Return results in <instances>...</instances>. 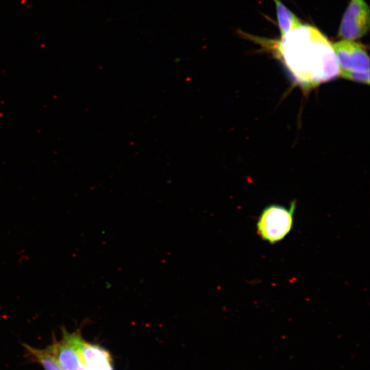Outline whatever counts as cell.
I'll return each mask as SVG.
<instances>
[{
    "mask_svg": "<svg viewBox=\"0 0 370 370\" xmlns=\"http://www.w3.org/2000/svg\"><path fill=\"white\" fill-rule=\"evenodd\" d=\"M275 51L304 92L339 76L332 44L317 28L301 24L277 42Z\"/></svg>",
    "mask_w": 370,
    "mask_h": 370,
    "instance_id": "obj_1",
    "label": "cell"
},
{
    "mask_svg": "<svg viewBox=\"0 0 370 370\" xmlns=\"http://www.w3.org/2000/svg\"><path fill=\"white\" fill-rule=\"evenodd\" d=\"M341 77L369 84V57L365 46L354 40H341L332 44Z\"/></svg>",
    "mask_w": 370,
    "mask_h": 370,
    "instance_id": "obj_2",
    "label": "cell"
},
{
    "mask_svg": "<svg viewBox=\"0 0 370 370\" xmlns=\"http://www.w3.org/2000/svg\"><path fill=\"white\" fill-rule=\"evenodd\" d=\"M295 202L288 208L272 204L263 209L256 223V230L260 238L270 244L283 240L291 231Z\"/></svg>",
    "mask_w": 370,
    "mask_h": 370,
    "instance_id": "obj_3",
    "label": "cell"
},
{
    "mask_svg": "<svg viewBox=\"0 0 370 370\" xmlns=\"http://www.w3.org/2000/svg\"><path fill=\"white\" fill-rule=\"evenodd\" d=\"M369 12L365 0H350L342 17L338 37L355 40L365 36L369 28Z\"/></svg>",
    "mask_w": 370,
    "mask_h": 370,
    "instance_id": "obj_4",
    "label": "cell"
},
{
    "mask_svg": "<svg viewBox=\"0 0 370 370\" xmlns=\"http://www.w3.org/2000/svg\"><path fill=\"white\" fill-rule=\"evenodd\" d=\"M62 370H88L74 340V333L63 330L62 338L48 347Z\"/></svg>",
    "mask_w": 370,
    "mask_h": 370,
    "instance_id": "obj_5",
    "label": "cell"
},
{
    "mask_svg": "<svg viewBox=\"0 0 370 370\" xmlns=\"http://www.w3.org/2000/svg\"><path fill=\"white\" fill-rule=\"evenodd\" d=\"M73 333L76 347L88 370H114L110 355L106 350L86 342L79 332Z\"/></svg>",
    "mask_w": 370,
    "mask_h": 370,
    "instance_id": "obj_6",
    "label": "cell"
},
{
    "mask_svg": "<svg viewBox=\"0 0 370 370\" xmlns=\"http://www.w3.org/2000/svg\"><path fill=\"white\" fill-rule=\"evenodd\" d=\"M275 4L278 23L281 37L301 25L300 20L280 0H273Z\"/></svg>",
    "mask_w": 370,
    "mask_h": 370,
    "instance_id": "obj_7",
    "label": "cell"
},
{
    "mask_svg": "<svg viewBox=\"0 0 370 370\" xmlns=\"http://www.w3.org/2000/svg\"><path fill=\"white\" fill-rule=\"evenodd\" d=\"M27 352L39 362L45 370H62L53 354L48 347L38 349L24 345Z\"/></svg>",
    "mask_w": 370,
    "mask_h": 370,
    "instance_id": "obj_8",
    "label": "cell"
}]
</instances>
